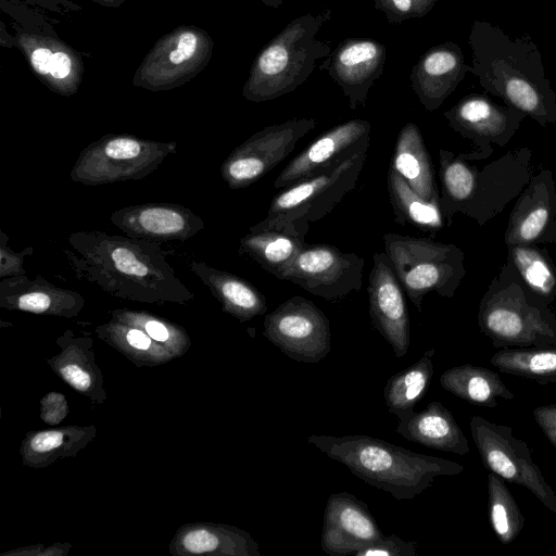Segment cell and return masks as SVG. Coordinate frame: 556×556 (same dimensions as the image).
Returning a JSON list of instances; mask_svg holds the SVG:
<instances>
[{
    "label": "cell",
    "instance_id": "6da1fadb",
    "mask_svg": "<svg viewBox=\"0 0 556 556\" xmlns=\"http://www.w3.org/2000/svg\"><path fill=\"white\" fill-rule=\"evenodd\" d=\"M67 242L73 250L63 252L76 276L114 296L179 303L193 298L159 242L100 230L72 232Z\"/></svg>",
    "mask_w": 556,
    "mask_h": 556
},
{
    "label": "cell",
    "instance_id": "7a4b0ae2",
    "mask_svg": "<svg viewBox=\"0 0 556 556\" xmlns=\"http://www.w3.org/2000/svg\"><path fill=\"white\" fill-rule=\"evenodd\" d=\"M472 66L480 86L541 126L556 124V92L545 75L536 45L510 37L497 25L475 21L469 34Z\"/></svg>",
    "mask_w": 556,
    "mask_h": 556
},
{
    "label": "cell",
    "instance_id": "3957f363",
    "mask_svg": "<svg viewBox=\"0 0 556 556\" xmlns=\"http://www.w3.org/2000/svg\"><path fill=\"white\" fill-rule=\"evenodd\" d=\"M307 440L358 479L397 501L414 498L438 477L464 471L456 462L419 454L366 434H313Z\"/></svg>",
    "mask_w": 556,
    "mask_h": 556
},
{
    "label": "cell",
    "instance_id": "277c9868",
    "mask_svg": "<svg viewBox=\"0 0 556 556\" xmlns=\"http://www.w3.org/2000/svg\"><path fill=\"white\" fill-rule=\"evenodd\" d=\"M442 217L464 214L484 225L519 195L532 178L531 151H509L479 169L465 153L439 149Z\"/></svg>",
    "mask_w": 556,
    "mask_h": 556
},
{
    "label": "cell",
    "instance_id": "5b68a950",
    "mask_svg": "<svg viewBox=\"0 0 556 556\" xmlns=\"http://www.w3.org/2000/svg\"><path fill=\"white\" fill-rule=\"evenodd\" d=\"M478 326L494 348L556 345V313L507 262L479 303Z\"/></svg>",
    "mask_w": 556,
    "mask_h": 556
},
{
    "label": "cell",
    "instance_id": "8992f818",
    "mask_svg": "<svg viewBox=\"0 0 556 556\" xmlns=\"http://www.w3.org/2000/svg\"><path fill=\"white\" fill-rule=\"evenodd\" d=\"M319 22L311 14L291 22L258 55L244 97L261 102L293 91L330 48L315 38Z\"/></svg>",
    "mask_w": 556,
    "mask_h": 556
},
{
    "label": "cell",
    "instance_id": "52a82bcc",
    "mask_svg": "<svg viewBox=\"0 0 556 556\" xmlns=\"http://www.w3.org/2000/svg\"><path fill=\"white\" fill-rule=\"evenodd\" d=\"M366 152L314 177L282 189L270 202L267 216L250 231L279 230L305 237L311 223L328 215L354 189L363 169Z\"/></svg>",
    "mask_w": 556,
    "mask_h": 556
},
{
    "label": "cell",
    "instance_id": "ba28073f",
    "mask_svg": "<svg viewBox=\"0 0 556 556\" xmlns=\"http://www.w3.org/2000/svg\"><path fill=\"white\" fill-rule=\"evenodd\" d=\"M384 252L410 302L420 312L429 292L453 298L465 275L460 248L429 238L389 232L383 236Z\"/></svg>",
    "mask_w": 556,
    "mask_h": 556
},
{
    "label": "cell",
    "instance_id": "9c48e42d",
    "mask_svg": "<svg viewBox=\"0 0 556 556\" xmlns=\"http://www.w3.org/2000/svg\"><path fill=\"white\" fill-rule=\"evenodd\" d=\"M176 151L175 141L108 134L81 150L70 172V178L89 187L140 180L156 170Z\"/></svg>",
    "mask_w": 556,
    "mask_h": 556
},
{
    "label": "cell",
    "instance_id": "30bf717a",
    "mask_svg": "<svg viewBox=\"0 0 556 556\" xmlns=\"http://www.w3.org/2000/svg\"><path fill=\"white\" fill-rule=\"evenodd\" d=\"M469 427L484 467L504 481L526 488L556 515L555 491L534 464L528 444L514 435L511 427L482 416H472Z\"/></svg>",
    "mask_w": 556,
    "mask_h": 556
},
{
    "label": "cell",
    "instance_id": "8fae6325",
    "mask_svg": "<svg viewBox=\"0 0 556 556\" xmlns=\"http://www.w3.org/2000/svg\"><path fill=\"white\" fill-rule=\"evenodd\" d=\"M265 338L296 362L315 364L331 349L330 325L325 313L303 296H292L267 314Z\"/></svg>",
    "mask_w": 556,
    "mask_h": 556
},
{
    "label": "cell",
    "instance_id": "7c38bea8",
    "mask_svg": "<svg viewBox=\"0 0 556 556\" xmlns=\"http://www.w3.org/2000/svg\"><path fill=\"white\" fill-rule=\"evenodd\" d=\"M315 126L314 118H295L253 134L224 160L222 178L230 189L251 186L287 157Z\"/></svg>",
    "mask_w": 556,
    "mask_h": 556
},
{
    "label": "cell",
    "instance_id": "4fadbf2b",
    "mask_svg": "<svg viewBox=\"0 0 556 556\" xmlns=\"http://www.w3.org/2000/svg\"><path fill=\"white\" fill-rule=\"evenodd\" d=\"M364 264L363 257L337 247L305 243L282 280L329 302H338L361 290Z\"/></svg>",
    "mask_w": 556,
    "mask_h": 556
},
{
    "label": "cell",
    "instance_id": "5bb4252c",
    "mask_svg": "<svg viewBox=\"0 0 556 556\" xmlns=\"http://www.w3.org/2000/svg\"><path fill=\"white\" fill-rule=\"evenodd\" d=\"M451 128L470 139L477 150L464 152L470 160H481L492 154V144L505 147L519 129L526 114L493 102L485 94L471 93L462 98L444 112Z\"/></svg>",
    "mask_w": 556,
    "mask_h": 556
},
{
    "label": "cell",
    "instance_id": "9a60e30c",
    "mask_svg": "<svg viewBox=\"0 0 556 556\" xmlns=\"http://www.w3.org/2000/svg\"><path fill=\"white\" fill-rule=\"evenodd\" d=\"M369 122L354 118L321 134L290 161L274 181L277 189L288 188L341 164L361 152L370 141Z\"/></svg>",
    "mask_w": 556,
    "mask_h": 556
},
{
    "label": "cell",
    "instance_id": "2e32d148",
    "mask_svg": "<svg viewBox=\"0 0 556 556\" xmlns=\"http://www.w3.org/2000/svg\"><path fill=\"white\" fill-rule=\"evenodd\" d=\"M367 291L374 327L390 344L396 357L405 356L410 343L405 291L386 252L374 254Z\"/></svg>",
    "mask_w": 556,
    "mask_h": 556
},
{
    "label": "cell",
    "instance_id": "e0dca14e",
    "mask_svg": "<svg viewBox=\"0 0 556 556\" xmlns=\"http://www.w3.org/2000/svg\"><path fill=\"white\" fill-rule=\"evenodd\" d=\"M506 247L556 243V182L543 168L518 195L504 235Z\"/></svg>",
    "mask_w": 556,
    "mask_h": 556
},
{
    "label": "cell",
    "instance_id": "ac0fdd59",
    "mask_svg": "<svg viewBox=\"0 0 556 556\" xmlns=\"http://www.w3.org/2000/svg\"><path fill=\"white\" fill-rule=\"evenodd\" d=\"M111 223L125 236L154 242L187 241L204 228L203 219L177 203H142L114 211Z\"/></svg>",
    "mask_w": 556,
    "mask_h": 556
},
{
    "label": "cell",
    "instance_id": "d6986e66",
    "mask_svg": "<svg viewBox=\"0 0 556 556\" xmlns=\"http://www.w3.org/2000/svg\"><path fill=\"white\" fill-rule=\"evenodd\" d=\"M383 536L366 503L348 492L331 494L324 511L320 545L330 556L354 555Z\"/></svg>",
    "mask_w": 556,
    "mask_h": 556
},
{
    "label": "cell",
    "instance_id": "ffe728a7",
    "mask_svg": "<svg viewBox=\"0 0 556 556\" xmlns=\"http://www.w3.org/2000/svg\"><path fill=\"white\" fill-rule=\"evenodd\" d=\"M386 49L377 41L349 39L340 45L328 71L349 98L351 109L365 106L369 88L382 72Z\"/></svg>",
    "mask_w": 556,
    "mask_h": 556
},
{
    "label": "cell",
    "instance_id": "44dd1931",
    "mask_svg": "<svg viewBox=\"0 0 556 556\" xmlns=\"http://www.w3.org/2000/svg\"><path fill=\"white\" fill-rule=\"evenodd\" d=\"M469 68L460 48L454 42H444L428 50L413 68L412 87L421 104L434 111L456 89Z\"/></svg>",
    "mask_w": 556,
    "mask_h": 556
},
{
    "label": "cell",
    "instance_id": "7402d4cb",
    "mask_svg": "<svg viewBox=\"0 0 556 556\" xmlns=\"http://www.w3.org/2000/svg\"><path fill=\"white\" fill-rule=\"evenodd\" d=\"M0 303L35 314H72L81 307L84 300L78 292L58 288L41 276L29 279L22 275L0 280Z\"/></svg>",
    "mask_w": 556,
    "mask_h": 556
},
{
    "label": "cell",
    "instance_id": "603a6c76",
    "mask_svg": "<svg viewBox=\"0 0 556 556\" xmlns=\"http://www.w3.org/2000/svg\"><path fill=\"white\" fill-rule=\"evenodd\" d=\"M395 431L404 439L429 448L457 455L469 453V443L452 413L439 401L430 402L421 412H413L399 420Z\"/></svg>",
    "mask_w": 556,
    "mask_h": 556
},
{
    "label": "cell",
    "instance_id": "cb8c5ba5",
    "mask_svg": "<svg viewBox=\"0 0 556 556\" xmlns=\"http://www.w3.org/2000/svg\"><path fill=\"white\" fill-rule=\"evenodd\" d=\"M189 268L222 303L224 311L240 320H249L267 311L265 296L245 279L202 261H191Z\"/></svg>",
    "mask_w": 556,
    "mask_h": 556
},
{
    "label": "cell",
    "instance_id": "d4e9b609",
    "mask_svg": "<svg viewBox=\"0 0 556 556\" xmlns=\"http://www.w3.org/2000/svg\"><path fill=\"white\" fill-rule=\"evenodd\" d=\"M390 166L424 200L439 204L431 157L416 124L407 123L401 128Z\"/></svg>",
    "mask_w": 556,
    "mask_h": 556
},
{
    "label": "cell",
    "instance_id": "484cf974",
    "mask_svg": "<svg viewBox=\"0 0 556 556\" xmlns=\"http://www.w3.org/2000/svg\"><path fill=\"white\" fill-rule=\"evenodd\" d=\"M439 381L444 390L473 405L494 408L500 400L515 399L498 374L482 366L463 364L451 367Z\"/></svg>",
    "mask_w": 556,
    "mask_h": 556
},
{
    "label": "cell",
    "instance_id": "4316f807",
    "mask_svg": "<svg viewBox=\"0 0 556 556\" xmlns=\"http://www.w3.org/2000/svg\"><path fill=\"white\" fill-rule=\"evenodd\" d=\"M304 245L305 237L279 230H256L240 239L239 252L282 280Z\"/></svg>",
    "mask_w": 556,
    "mask_h": 556
},
{
    "label": "cell",
    "instance_id": "83f0119b",
    "mask_svg": "<svg viewBox=\"0 0 556 556\" xmlns=\"http://www.w3.org/2000/svg\"><path fill=\"white\" fill-rule=\"evenodd\" d=\"M433 355L434 349L427 350L416 363L388 379L383 390L384 402L399 420L412 414L426 394L433 376Z\"/></svg>",
    "mask_w": 556,
    "mask_h": 556
},
{
    "label": "cell",
    "instance_id": "f1b7e54d",
    "mask_svg": "<svg viewBox=\"0 0 556 556\" xmlns=\"http://www.w3.org/2000/svg\"><path fill=\"white\" fill-rule=\"evenodd\" d=\"M490 362L507 375L540 384L556 383V345L501 349Z\"/></svg>",
    "mask_w": 556,
    "mask_h": 556
},
{
    "label": "cell",
    "instance_id": "f546056e",
    "mask_svg": "<svg viewBox=\"0 0 556 556\" xmlns=\"http://www.w3.org/2000/svg\"><path fill=\"white\" fill-rule=\"evenodd\" d=\"M387 184L397 224L413 225L424 231L442 227L443 219L439 204L424 200L391 166L388 170Z\"/></svg>",
    "mask_w": 556,
    "mask_h": 556
},
{
    "label": "cell",
    "instance_id": "4dcf8cb0",
    "mask_svg": "<svg viewBox=\"0 0 556 556\" xmlns=\"http://www.w3.org/2000/svg\"><path fill=\"white\" fill-rule=\"evenodd\" d=\"M523 282L552 304L556 299V266L546 249L539 244L507 247V261Z\"/></svg>",
    "mask_w": 556,
    "mask_h": 556
},
{
    "label": "cell",
    "instance_id": "1f68e13d",
    "mask_svg": "<svg viewBox=\"0 0 556 556\" xmlns=\"http://www.w3.org/2000/svg\"><path fill=\"white\" fill-rule=\"evenodd\" d=\"M486 492L492 530L502 544H509L523 530L525 517L504 479L492 471L486 476Z\"/></svg>",
    "mask_w": 556,
    "mask_h": 556
},
{
    "label": "cell",
    "instance_id": "d6a6232c",
    "mask_svg": "<svg viewBox=\"0 0 556 556\" xmlns=\"http://www.w3.org/2000/svg\"><path fill=\"white\" fill-rule=\"evenodd\" d=\"M417 542L395 534L383 535L354 553V556H416Z\"/></svg>",
    "mask_w": 556,
    "mask_h": 556
},
{
    "label": "cell",
    "instance_id": "836d02e7",
    "mask_svg": "<svg viewBox=\"0 0 556 556\" xmlns=\"http://www.w3.org/2000/svg\"><path fill=\"white\" fill-rule=\"evenodd\" d=\"M9 238L3 230L0 231V279L26 275L24 261L31 256L34 248L28 247L21 252L13 251L9 244Z\"/></svg>",
    "mask_w": 556,
    "mask_h": 556
},
{
    "label": "cell",
    "instance_id": "e575fe53",
    "mask_svg": "<svg viewBox=\"0 0 556 556\" xmlns=\"http://www.w3.org/2000/svg\"><path fill=\"white\" fill-rule=\"evenodd\" d=\"M184 547L192 554H203L217 549L220 539L212 531L200 529L188 532L182 539Z\"/></svg>",
    "mask_w": 556,
    "mask_h": 556
},
{
    "label": "cell",
    "instance_id": "d590c367",
    "mask_svg": "<svg viewBox=\"0 0 556 556\" xmlns=\"http://www.w3.org/2000/svg\"><path fill=\"white\" fill-rule=\"evenodd\" d=\"M388 8L394 13L393 22L401 21L408 16H421L426 14L437 2V0H389ZM390 18V21L392 20Z\"/></svg>",
    "mask_w": 556,
    "mask_h": 556
},
{
    "label": "cell",
    "instance_id": "8d00e7d4",
    "mask_svg": "<svg viewBox=\"0 0 556 556\" xmlns=\"http://www.w3.org/2000/svg\"><path fill=\"white\" fill-rule=\"evenodd\" d=\"M42 419L51 425L60 422L66 414V403L62 394L49 393L42 399Z\"/></svg>",
    "mask_w": 556,
    "mask_h": 556
},
{
    "label": "cell",
    "instance_id": "74e56055",
    "mask_svg": "<svg viewBox=\"0 0 556 556\" xmlns=\"http://www.w3.org/2000/svg\"><path fill=\"white\" fill-rule=\"evenodd\" d=\"M64 433L56 430L37 433L30 441V447L35 452H48L59 447L63 443Z\"/></svg>",
    "mask_w": 556,
    "mask_h": 556
},
{
    "label": "cell",
    "instance_id": "f35d334b",
    "mask_svg": "<svg viewBox=\"0 0 556 556\" xmlns=\"http://www.w3.org/2000/svg\"><path fill=\"white\" fill-rule=\"evenodd\" d=\"M60 372L63 379L78 391H86L91 384L88 372L77 365H66L61 368Z\"/></svg>",
    "mask_w": 556,
    "mask_h": 556
},
{
    "label": "cell",
    "instance_id": "ab89813d",
    "mask_svg": "<svg viewBox=\"0 0 556 556\" xmlns=\"http://www.w3.org/2000/svg\"><path fill=\"white\" fill-rule=\"evenodd\" d=\"M197 47V38L191 33H186L179 37L177 48L170 52L169 59L174 64L191 58Z\"/></svg>",
    "mask_w": 556,
    "mask_h": 556
},
{
    "label": "cell",
    "instance_id": "60d3db41",
    "mask_svg": "<svg viewBox=\"0 0 556 556\" xmlns=\"http://www.w3.org/2000/svg\"><path fill=\"white\" fill-rule=\"evenodd\" d=\"M532 415L541 429L556 430V404L539 406L533 409Z\"/></svg>",
    "mask_w": 556,
    "mask_h": 556
},
{
    "label": "cell",
    "instance_id": "b9f144b4",
    "mask_svg": "<svg viewBox=\"0 0 556 556\" xmlns=\"http://www.w3.org/2000/svg\"><path fill=\"white\" fill-rule=\"evenodd\" d=\"M52 52L49 49H36L31 55V64L34 68L40 74H47L51 71Z\"/></svg>",
    "mask_w": 556,
    "mask_h": 556
},
{
    "label": "cell",
    "instance_id": "7bdbcfd3",
    "mask_svg": "<svg viewBox=\"0 0 556 556\" xmlns=\"http://www.w3.org/2000/svg\"><path fill=\"white\" fill-rule=\"evenodd\" d=\"M71 71V60L63 52L53 53L52 56V65H51V75L54 78L62 79L65 78Z\"/></svg>",
    "mask_w": 556,
    "mask_h": 556
},
{
    "label": "cell",
    "instance_id": "ee69618b",
    "mask_svg": "<svg viewBox=\"0 0 556 556\" xmlns=\"http://www.w3.org/2000/svg\"><path fill=\"white\" fill-rule=\"evenodd\" d=\"M126 340L136 349L147 350L151 345L152 338L146 331L138 328H131L126 332Z\"/></svg>",
    "mask_w": 556,
    "mask_h": 556
},
{
    "label": "cell",
    "instance_id": "f6af8a7d",
    "mask_svg": "<svg viewBox=\"0 0 556 556\" xmlns=\"http://www.w3.org/2000/svg\"><path fill=\"white\" fill-rule=\"evenodd\" d=\"M546 439L552 443V445L556 448V430L555 429H542Z\"/></svg>",
    "mask_w": 556,
    "mask_h": 556
},
{
    "label": "cell",
    "instance_id": "bcb514c9",
    "mask_svg": "<svg viewBox=\"0 0 556 556\" xmlns=\"http://www.w3.org/2000/svg\"><path fill=\"white\" fill-rule=\"evenodd\" d=\"M263 1L274 8H278L279 4L282 2V0H263Z\"/></svg>",
    "mask_w": 556,
    "mask_h": 556
}]
</instances>
